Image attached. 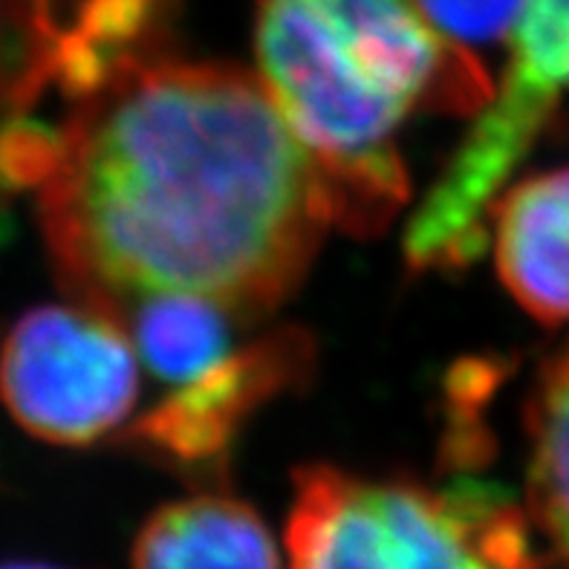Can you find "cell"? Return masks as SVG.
<instances>
[{
	"instance_id": "cell-1",
	"label": "cell",
	"mask_w": 569,
	"mask_h": 569,
	"mask_svg": "<svg viewBox=\"0 0 569 569\" xmlns=\"http://www.w3.org/2000/svg\"><path fill=\"white\" fill-rule=\"evenodd\" d=\"M38 194L61 287L119 327L159 296L267 316L332 226L316 166L263 81L159 52L72 104Z\"/></svg>"
},
{
	"instance_id": "cell-10",
	"label": "cell",
	"mask_w": 569,
	"mask_h": 569,
	"mask_svg": "<svg viewBox=\"0 0 569 569\" xmlns=\"http://www.w3.org/2000/svg\"><path fill=\"white\" fill-rule=\"evenodd\" d=\"M58 38L56 0H0V124L36 113L56 87Z\"/></svg>"
},
{
	"instance_id": "cell-5",
	"label": "cell",
	"mask_w": 569,
	"mask_h": 569,
	"mask_svg": "<svg viewBox=\"0 0 569 569\" xmlns=\"http://www.w3.org/2000/svg\"><path fill=\"white\" fill-rule=\"evenodd\" d=\"M370 495L376 569H541L527 509L495 480H373Z\"/></svg>"
},
{
	"instance_id": "cell-3",
	"label": "cell",
	"mask_w": 569,
	"mask_h": 569,
	"mask_svg": "<svg viewBox=\"0 0 569 569\" xmlns=\"http://www.w3.org/2000/svg\"><path fill=\"white\" fill-rule=\"evenodd\" d=\"M139 399L130 336L84 303H43L0 341V402L52 446H93L122 428Z\"/></svg>"
},
{
	"instance_id": "cell-2",
	"label": "cell",
	"mask_w": 569,
	"mask_h": 569,
	"mask_svg": "<svg viewBox=\"0 0 569 569\" xmlns=\"http://www.w3.org/2000/svg\"><path fill=\"white\" fill-rule=\"evenodd\" d=\"M258 79L330 200L332 226L373 238L399 214L408 173L397 133L417 110L480 113L483 61L413 0H258Z\"/></svg>"
},
{
	"instance_id": "cell-12",
	"label": "cell",
	"mask_w": 569,
	"mask_h": 569,
	"mask_svg": "<svg viewBox=\"0 0 569 569\" xmlns=\"http://www.w3.org/2000/svg\"><path fill=\"white\" fill-rule=\"evenodd\" d=\"M0 569H67V567H56V563H43V561H0Z\"/></svg>"
},
{
	"instance_id": "cell-9",
	"label": "cell",
	"mask_w": 569,
	"mask_h": 569,
	"mask_svg": "<svg viewBox=\"0 0 569 569\" xmlns=\"http://www.w3.org/2000/svg\"><path fill=\"white\" fill-rule=\"evenodd\" d=\"M122 330L168 385L191 382L231 353V316L206 298H148L124 316Z\"/></svg>"
},
{
	"instance_id": "cell-7",
	"label": "cell",
	"mask_w": 569,
	"mask_h": 569,
	"mask_svg": "<svg viewBox=\"0 0 569 569\" xmlns=\"http://www.w3.org/2000/svg\"><path fill=\"white\" fill-rule=\"evenodd\" d=\"M133 569H281L267 523L226 489H200L144 520Z\"/></svg>"
},
{
	"instance_id": "cell-4",
	"label": "cell",
	"mask_w": 569,
	"mask_h": 569,
	"mask_svg": "<svg viewBox=\"0 0 569 569\" xmlns=\"http://www.w3.org/2000/svg\"><path fill=\"white\" fill-rule=\"evenodd\" d=\"M316 341L298 327H281L168 393L137 417L119 442L200 489H223L229 462L249 419L310 379Z\"/></svg>"
},
{
	"instance_id": "cell-6",
	"label": "cell",
	"mask_w": 569,
	"mask_h": 569,
	"mask_svg": "<svg viewBox=\"0 0 569 569\" xmlns=\"http://www.w3.org/2000/svg\"><path fill=\"white\" fill-rule=\"evenodd\" d=\"M495 267L509 296L547 327L569 321V166L520 180L491 206Z\"/></svg>"
},
{
	"instance_id": "cell-8",
	"label": "cell",
	"mask_w": 569,
	"mask_h": 569,
	"mask_svg": "<svg viewBox=\"0 0 569 569\" xmlns=\"http://www.w3.org/2000/svg\"><path fill=\"white\" fill-rule=\"evenodd\" d=\"M527 515L569 563V347L543 365L527 408Z\"/></svg>"
},
{
	"instance_id": "cell-11",
	"label": "cell",
	"mask_w": 569,
	"mask_h": 569,
	"mask_svg": "<svg viewBox=\"0 0 569 569\" xmlns=\"http://www.w3.org/2000/svg\"><path fill=\"white\" fill-rule=\"evenodd\" d=\"M448 43L477 56L480 47H495L518 29L529 0H413ZM480 58V56H477Z\"/></svg>"
}]
</instances>
